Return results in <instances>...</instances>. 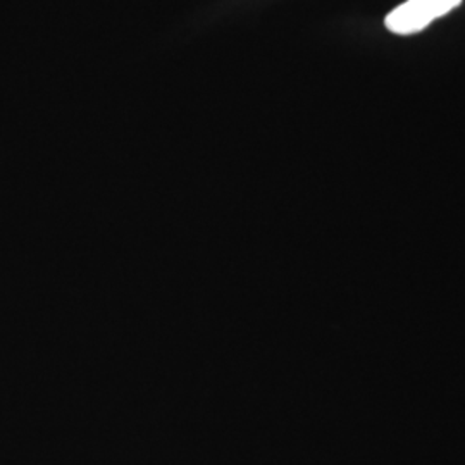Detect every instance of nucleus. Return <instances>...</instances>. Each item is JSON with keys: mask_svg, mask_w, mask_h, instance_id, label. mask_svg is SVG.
<instances>
[{"mask_svg": "<svg viewBox=\"0 0 465 465\" xmlns=\"http://www.w3.org/2000/svg\"><path fill=\"white\" fill-rule=\"evenodd\" d=\"M460 4L462 0H407L386 16L384 25L391 34H419L434 19L447 16Z\"/></svg>", "mask_w": 465, "mask_h": 465, "instance_id": "f257e3e1", "label": "nucleus"}]
</instances>
